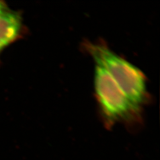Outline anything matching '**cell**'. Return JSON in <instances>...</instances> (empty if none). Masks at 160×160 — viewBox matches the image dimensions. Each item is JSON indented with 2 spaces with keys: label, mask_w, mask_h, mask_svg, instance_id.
I'll return each instance as SVG.
<instances>
[{
  "label": "cell",
  "mask_w": 160,
  "mask_h": 160,
  "mask_svg": "<svg viewBox=\"0 0 160 160\" xmlns=\"http://www.w3.org/2000/svg\"><path fill=\"white\" fill-rule=\"evenodd\" d=\"M84 47L95 65L104 69L132 102L142 109L150 100L147 78L142 71L116 53L103 42L88 41Z\"/></svg>",
  "instance_id": "1"
},
{
  "label": "cell",
  "mask_w": 160,
  "mask_h": 160,
  "mask_svg": "<svg viewBox=\"0 0 160 160\" xmlns=\"http://www.w3.org/2000/svg\"><path fill=\"white\" fill-rule=\"evenodd\" d=\"M94 94L104 125L108 129L121 123L134 129L142 123V109L127 97L109 73L95 65Z\"/></svg>",
  "instance_id": "2"
},
{
  "label": "cell",
  "mask_w": 160,
  "mask_h": 160,
  "mask_svg": "<svg viewBox=\"0 0 160 160\" xmlns=\"http://www.w3.org/2000/svg\"><path fill=\"white\" fill-rule=\"evenodd\" d=\"M26 32L22 12L9 7L0 17V57L8 47L22 39Z\"/></svg>",
  "instance_id": "3"
},
{
  "label": "cell",
  "mask_w": 160,
  "mask_h": 160,
  "mask_svg": "<svg viewBox=\"0 0 160 160\" xmlns=\"http://www.w3.org/2000/svg\"><path fill=\"white\" fill-rule=\"evenodd\" d=\"M9 7V6L6 3L5 1L0 0V17L2 14L6 12V10Z\"/></svg>",
  "instance_id": "4"
}]
</instances>
